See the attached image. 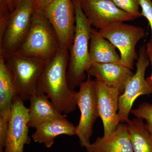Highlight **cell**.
Returning a JSON list of instances; mask_svg holds the SVG:
<instances>
[{"label":"cell","instance_id":"6da1fadb","mask_svg":"<svg viewBox=\"0 0 152 152\" xmlns=\"http://www.w3.org/2000/svg\"><path fill=\"white\" fill-rule=\"evenodd\" d=\"M69 51L60 48L47 62L38 85V90L48 96L59 112L66 115L73 112L77 107L76 91L70 88L67 78Z\"/></svg>","mask_w":152,"mask_h":152},{"label":"cell","instance_id":"7a4b0ae2","mask_svg":"<svg viewBox=\"0 0 152 152\" xmlns=\"http://www.w3.org/2000/svg\"><path fill=\"white\" fill-rule=\"evenodd\" d=\"M72 1L75 13L76 28L73 41L69 50L67 78L70 88L75 91L85 81L86 74L91 66L89 41L92 27L82 11L80 0Z\"/></svg>","mask_w":152,"mask_h":152},{"label":"cell","instance_id":"3957f363","mask_svg":"<svg viewBox=\"0 0 152 152\" xmlns=\"http://www.w3.org/2000/svg\"><path fill=\"white\" fill-rule=\"evenodd\" d=\"M60 49L56 35L44 11L34 8L27 34L14 53L48 61L56 55Z\"/></svg>","mask_w":152,"mask_h":152},{"label":"cell","instance_id":"277c9868","mask_svg":"<svg viewBox=\"0 0 152 152\" xmlns=\"http://www.w3.org/2000/svg\"><path fill=\"white\" fill-rule=\"evenodd\" d=\"M5 59L12 76L18 96L24 101L29 100L38 91L39 80L48 61L15 53Z\"/></svg>","mask_w":152,"mask_h":152},{"label":"cell","instance_id":"5b68a950","mask_svg":"<svg viewBox=\"0 0 152 152\" xmlns=\"http://www.w3.org/2000/svg\"><path fill=\"white\" fill-rule=\"evenodd\" d=\"M98 31L119 50L121 65L132 69L134 62L138 58L136 45L145 37V29L119 22Z\"/></svg>","mask_w":152,"mask_h":152},{"label":"cell","instance_id":"8992f818","mask_svg":"<svg viewBox=\"0 0 152 152\" xmlns=\"http://www.w3.org/2000/svg\"><path fill=\"white\" fill-rule=\"evenodd\" d=\"M35 0H23L11 12L5 30L0 38V56L13 53L27 34Z\"/></svg>","mask_w":152,"mask_h":152},{"label":"cell","instance_id":"52a82bcc","mask_svg":"<svg viewBox=\"0 0 152 152\" xmlns=\"http://www.w3.org/2000/svg\"><path fill=\"white\" fill-rule=\"evenodd\" d=\"M91 77L88 75L87 80L80 85L75 95L76 104L80 112L75 135L78 137L81 146L85 148L91 144L93 126L99 117L95 81Z\"/></svg>","mask_w":152,"mask_h":152},{"label":"cell","instance_id":"ba28073f","mask_svg":"<svg viewBox=\"0 0 152 152\" xmlns=\"http://www.w3.org/2000/svg\"><path fill=\"white\" fill-rule=\"evenodd\" d=\"M137 60L135 73L129 80L124 92L120 95L119 98L118 116L120 123H127L129 120V115L137 98L142 95L152 94V87L145 78L146 70L149 65L150 61L145 45L139 48Z\"/></svg>","mask_w":152,"mask_h":152},{"label":"cell","instance_id":"9c48e42d","mask_svg":"<svg viewBox=\"0 0 152 152\" xmlns=\"http://www.w3.org/2000/svg\"><path fill=\"white\" fill-rule=\"evenodd\" d=\"M43 11L56 33L60 48L69 50L76 28L72 0H53Z\"/></svg>","mask_w":152,"mask_h":152},{"label":"cell","instance_id":"30bf717a","mask_svg":"<svg viewBox=\"0 0 152 152\" xmlns=\"http://www.w3.org/2000/svg\"><path fill=\"white\" fill-rule=\"evenodd\" d=\"M82 11L92 27L99 30L116 23L136 18L118 7L112 0H80Z\"/></svg>","mask_w":152,"mask_h":152},{"label":"cell","instance_id":"8fae6325","mask_svg":"<svg viewBox=\"0 0 152 152\" xmlns=\"http://www.w3.org/2000/svg\"><path fill=\"white\" fill-rule=\"evenodd\" d=\"M28 115V108L25 106L24 101L17 95L12 104L4 152H24L25 146L30 143Z\"/></svg>","mask_w":152,"mask_h":152},{"label":"cell","instance_id":"7c38bea8","mask_svg":"<svg viewBox=\"0 0 152 152\" xmlns=\"http://www.w3.org/2000/svg\"><path fill=\"white\" fill-rule=\"evenodd\" d=\"M95 88L99 117L105 136L113 132L120 124L118 116L119 91L95 79Z\"/></svg>","mask_w":152,"mask_h":152},{"label":"cell","instance_id":"4fadbf2b","mask_svg":"<svg viewBox=\"0 0 152 152\" xmlns=\"http://www.w3.org/2000/svg\"><path fill=\"white\" fill-rule=\"evenodd\" d=\"M87 74L107 86L117 89L121 95L134 74L131 69L114 63H93Z\"/></svg>","mask_w":152,"mask_h":152},{"label":"cell","instance_id":"5bb4252c","mask_svg":"<svg viewBox=\"0 0 152 152\" xmlns=\"http://www.w3.org/2000/svg\"><path fill=\"white\" fill-rule=\"evenodd\" d=\"M86 148V152H134L127 126L120 124L113 132L99 137Z\"/></svg>","mask_w":152,"mask_h":152},{"label":"cell","instance_id":"9a60e30c","mask_svg":"<svg viewBox=\"0 0 152 152\" xmlns=\"http://www.w3.org/2000/svg\"><path fill=\"white\" fill-rule=\"evenodd\" d=\"M29 100V128H36L51 120L66 118V115L58 112L48 96L39 90Z\"/></svg>","mask_w":152,"mask_h":152},{"label":"cell","instance_id":"2e32d148","mask_svg":"<svg viewBox=\"0 0 152 152\" xmlns=\"http://www.w3.org/2000/svg\"><path fill=\"white\" fill-rule=\"evenodd\" d=\"M32 135L35 142L43 144L47 148H51L55 139L62 135L72 136L76 134V126L66 119H55L43 123L35 128Z\"/></svg>","mask_w":152,"mask_h":152},{"label":"cell","instance_id":"e0dca14e","mask_svg":"<svg viewBox=\"0 0 152 152\" xmlns=\"http://www.w3.org/2000/svg\"><path fill=\"white\" fill-rule=\"evenodd\" d=\"M89 56L93 63L121 64V57L116 48L96 29H92L89 41Z\"/></svg>","mask_w":152,"mask_h":152},{"label":"cell","instance_id":"ac0fdd59","mask_svg":"<svg viewBox=\"0 0 152 152\" xmlns=\"http://www.w3.org/2000/svg\"><path fill=\"white\" fill-rule=\"evenodd\" d=\"M18 95L10 70L0 56V118L10 121L12 104Z\"/></svg>","mask_w":152,"mask_h":152},{"label":"cell","instance_id":"d6986e66","mask_svg":"<svg viewBox=\"0 0 152 152\" xmlns=\"http://www.w3.org/2000/svg\"><path fill=\"white\" fill-rule=\"evenodd\" d=\"M134 152H152V137L143 122L136 118L126 123Z\"/></svg>","mask_w":152,"mask_h":152},{"label":"cell","instance_id":"ffe728a7","mask_svg":"<svg viewBox=\"0 0 152 152\" xmlns=\"http://www.w3.org/2000/svg\"><path fill=\"white\" fill-rule=\"evenodd\" d=\"M131 113L138 118L145 120L146 126L152 137V104L142 103L137 109L132 110Z\"/></svg>","mask_w":152,"mask_h":152},{"label":"cell","instance_id":"44dd1931","mask_svg":"<svg viewBox=\"0 0 152 152\" xmlns=\"http://www.w3.org/2000/svg\"><path fill=\"white\" fill-rule=\"evenodd\" d=\"M116 5L136 18L142 17L140 0H112Z\"/></svg>","mask_w":152,"mask_h":152},{"label":"cell","instance_id":"7402d4cb","mask_svg":"<svg viewBox=\"0 0 152 152\" xmlns=\"http://www.w3.org/2000/svg\"><path fill=\"white\" fill-rule=\"evenodd\" d=\"M11 12L8 0H0V38L5 30Z\"/></svg>","mask_w":152,"mask_h":152},{"label":"cell","instance_id":"603a6c76","mask_svg":"<svg viewBox=\"0 0 152 152\" xmlns=\"http://www.w3.org/2000/svg\"><path fill=\"white\" fill-rule=\"evenodd\" d=\"M142 16L147 19L151 29L150 41L152 42V0H140Z\"/></svg>","mask_w":152,"mask_h":152},{"label":"cell","instance_id":"cb8c5ba5","mask_svg":"<svg viewBox=\"0 0 152 152\" xmlns=\"http://www.w3.org/2000/svg\"><path fill=\"white\" fill-rule=\"evenodd\" d=\"M146 51L148 56V58L150 62H151L152 66L151 73L150 76L146 78L147 82L152 87V42L151 41L148 42L145 45Z\"/></svg>","mask_w":152,"mask_h":152},{"label":"cell","instance_id":"d4e9b609","mask_svg":"<svg viewBox=\"0 0 152 152\" xmlns=\"http://www.w3.org/2000/svg\"><path fill=\"white\" fill-rule=\"evenodd\" d=\"M53 1V0H35L34 8L43 10Z\"/></svg>","mask_w":152,"mask_h":152},{"label":"cell","instance_id":"484cf974","mask_svg":"<svg viewBox=\"0 0 152 152\" xmlns=\"http://www.w3.org/2000/svg\"><path fill=\"white\" fill-rule=\"evenodd\" d=\"M23 0H12L13 7L14 10L16 7L18 5L20 4V2H21Z\"/></svg>","mask_w":152,"mask_h":152},{"label":"cell","instance_id":"4316f807","mask_svg":"<svg viewBox=\"0 0 152 152\" xmlns=\"http://www.w3.org/2000/svg\"><path fill=\"white\" fill-rule=\"evenodd\" d=\"M8 2L10 9L11 12H12L14 10L13 7L12 0H8Z\"/></svg>","mask_w":152,"mask_h":152}]
</instances>
